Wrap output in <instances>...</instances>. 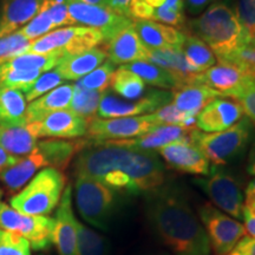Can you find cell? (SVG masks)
<instances>
[{"instance_id": "6da1fadb", "label": "cell", "mask_w": 255, "mask_h": 255, "mask_svg": "<svg viewBox=\"0 0 255 255\" xmlns=\"http://www.w3.org/2000/svg\"><path fill=\"white\" fill-rule=\"evenodd\" d=\"M146 218L174 254L210 255L205 228L177 188L169 184L148 194Z\"/></svg>"}, {"instance_id": "7a4b0ae2", "label": "cell", "mask_w": 255, "mask_h": 255, "mask_svg": "<svg viewBox=\"0 0 255 255\" xmlns=\"http://www.w3.org/2000/svg\"><path fill=\"white\" fill-rule=\"evenodd\" d=\"M110 171H122L136 184L139 194L157 190L164 183V167L154 151H143L102 143L85 146L75 162L76 176L100 181Z\"/></svg>"}, {"instance_id": "3957f363", "label": "cell", "mask_w": 255, "mask_h": 255, "mask_svg": "<svg viewBox=\"0 0 255 255\" xmlns=\"http://www.w3.org/2000/svg\"><path fill=\"white\" fill-rule=\"evenodd\" d=\"M184 28L206 43L219 60L244 46H255L242 27L232 0H216L200 17L188 20Z\"/></svg>"}, {"instance_id": "277c9868", "label": "cell", "mask_w": 255, "mask_h": 255, "mask_svg": "<svg viewBox=\"0 0 255 255\" xmlns=\"http://www.w3.org/2000/svg\"><path fill=\"white\" fill-rule=\"evenodd\" d=\"M64 189L65 176L62 171L45 168L12 197L9 203L21 214L45 216L58 206Z\"/></svg>"}, {"instance_id": "5b68a950", "label": "cell", "mask_w": 255, "mask_h": 255, "mask_svg": "<svg viewBox=\"0 0 255 255\" xmlns=\"http://www.w3.org/2000/svg\"><path fill=\"white\" fill-rule=\"evenodd\" d=\"M252 130L253 126L251 120L244 116L235 126L225 131L207 133L193 129L190 132V142L214 165H225L237 159L246 150Z\"/></svg>"}, {"instance_id": "8992f818", "label": "cell", "mask_w": 255, "mask_h": 255, "mask_svg": "<svg viewBox=\"0 0 255 255\" xmlns=\"http://www.w3.org/2000/svg\"><path fill=\"white\" fill-rule=\"evenodd\" d=\"M76 206L89 225L108 231L117 208V193L100 181L88 176H76Z\"/></svg>"}, {"instance_id": "52a82bcc", "label": "cell", "mask_w": 255, "mask_h": 255, "mask_svg": "<svg viewBox=\"0 0 255 255\" xmlns=\"http://www.w3.org/2000/svg\"><path fill=\"white\" fill-rule=\"evenodd\" d=\"M103 43V36L96 28L68 26L58 28L33 40L25 53L49 55V53L58 52L65 57L95 49L96 46Z\"/></svg>"}, {"instance_id": "ba28073f", "label": "cell", "mask_w": 255, "mask_h": 255, "mask_svg": "<svg viewBox=\"0 0 255 255\" xmlns=\"http://www.w3.org/2000/svg\"><path fill=\"white\" fill-rule=\"evenodd\" d=\"M53 227V219L21 214L0 201V229L25 238L34 251H44L52 244Z\"/></svg>"}, {"instance_id": "9c48e42d", "label": "cell", "mask_w": 255, "mask_h": 255, "mask_svg": "<svg viewBox=\"0 0 255 255\" xmlns=\"http://www.w3.org/2000/svg\"><path fill=\"white\" fill-rule=\"evenodd\" d=\"M208 177L197 178L195 183L208 195L212 202L233 219L244 218V195L239 181L228 171L214 165Z\"/></svg>"}, {"instance_id": "30bf717a", "label": "cell", "mask_w": 255, "mask_h": 255, "mask_svg": "<svg viewBox=\"0 0 255 255\" xmlns=\"http://www.w3.org/2000/svg\"><path fill=\"white\" fill-rule=\"evenodd\" d=\"M199 216L215 255H227L246 234L242 223L209 203L200 207Z\"/></svg>"}, {"instance_id": "8fae6325", "label": "cell", "mask_w": 255, "mask_h": 255, "mask_svg": "<svg viewBox=\"0 0 255 255\" xmlns=\"http://www.w3.org/2000/svg\"><path fill=\"white\" fill-rule=\"evenodd\" d=\"M154 123L150 122L148 115L139 117H120V119L103 120L100 117H94L89 120L88 123V139L85 144H102L105 142L122 141L139 137L150 131L155 128Z\"/></svg>"}, {"instance_id": "7c38bea8", "label": "cell", "mask_w": 255, "mask_h": 255, "mask_svg": "<svg viewBox=\"0 0 255 255\" xmlns=\"http://www.w3.org/2000/svg\"><path fill=\"white\" fill-rule=\"evenodd\" d=\"M171 101H173L171 92L156 90V89L148 90L144 97L137 101L122 100L119 96L114 95L113 91L107 90L102 94L97 113L100 119L132 117L135 115L155 113Z\"/></svg>"}, {"instance_id": "4fadbf2b", "label": "cell", "mask_w": 255, "mask_h": 255, "mask_svg": "<svg viewBox=\"0 0 255 255\" xmlns=\"http://www.w3.org/2000/svg\"><path fill=\"white\" fill-rule=\"evenodd\" d=\"M68 6L75 25H83L84 27L98 30L103 36L104 43H108L117 33L133 24L132 19L121 15L101 5L68 1Z\"/></svg>"}, {"instance_id": "5bb4252c", "label": "cell", "mask_w": 255, "mask_h": 255, "mask_svg": "<svg viewBox=\"0 0 255 255\" xmlns=\"http://www.w3.org/2000/svg\"><path fill=\"white\" fill-rule=\"evenodd\" d=\"M89 121L71 110L52 113L39 122L28 123L27 127L37 138H78L87 135Z\"/></svg>"}, {"instance_id": "9a60e30c", "label": "cell", "mask_w": 255, "mask_h": 255, "mask_svg": "<svg viewBox=\"0 0 255 255\" xmlns=\"http://www.w3.org/2000/svg\"><path fill=\"white\" fill-rule=\"evenodd\" d=\"M244 117L238 101L229 97L215 98L197 114L195 126L207 133L225 131Z\"/></svg>"}, {"instance_id": "2e32d148", "label": "cell", "mask_w": 255, "mask_h": 255, "mask_svg": "<svg viewBox=\"0 0 255 255\" xmlns=\"http://www.w3.org/2000/svg\"><path fill=\"white\" fill-rule=\"evenodd\" d=\"M53 227L52 244L59 255H76L77 222L72 209V188L66 186L59 201Z\"/></svg>"}, {"instance_id": "e0dca14e", "label": "cell", "mask_w": 255, "mask_h": 255, "mask_svg": "<svg viewBox=\"0 0 255 255\" xmlns=\"http://www.w3.org/2000/svg\"><path fill=\"white\" fill-rule=\"evenodd\" d=\"M157 152L169 167L181 173L207 176L210 171L208 158L190 141L171 143Z\"/></svg>"}, {"instance_id": "ac0fdd59", "label": "cell", "mask_w": 255, "mask_h": 255, "mask_svg": "<svg viewBox=\"0 0 255 255\" xmlns=\"http://www.w3.org/2000/svg\"><path fill=\"white\" fill-rule=\"evenodd\" d=\"M51 0H0V39L25 26Z\"/></svg>"}, {"instance_id": "d6986e66", "label": "cell", "mask_w": 255, "mask_h": 255, "mask_svg": "<svg viewBox=\"0 0 255 255\" xmlns=\"http://www.w3.org/2000/svg\"><path fill=\"white\" fill-rule=\"evenodd\" d=\"M195 128H186L181 126H157L144 135L131 139L105 142L110 144L136 149V150L152 151L158 150L171 143L190 141V132Z\"/></svg>"}, {"instance_id": "ffe728a7", "label": "cell", "mask_w": 255, "mask_h": 255, "mask_svg": "<svg viewBox=\"0 0 255 255\" xmlns=\"http://www.w3.org/2000/svg\"><path fill=\"white\" fill-rule=\"evenodd\" d=\"M132 27L148 50L177 49L184 39V32L152 20H135Z\"/></svg>"}, {"instance_id": "44dd1931", "label": "cell", "mask_w": 255, "mask_h": 255, "mask_svg": "<svg viewBox=\"0 0 255 255\" xmlns=\"http://www.w3.org/2000/svg\"><path fill=\"white\" fill-rule=\"evenodd\" d=\"M107 51L110 62L115 65H127L138 60H146L149 50L143 45L138 36L131 26L124 28L113 39L108 41Z\"/></svg>"}, {"instance_id": "7402d4cb", "label": "cell", "mask_w": 255, "mask_h": 255, "mask_svg": "<svg viewBox=\"0 0 255 255\" xmlns=\"http://www.w3.org/2000/svg\"><path fill=\"white\" fill-rule=\"evenodd\" d=\"M246 73L227 62H220L219 65H214L206 71L194 76L190 84L206 85L220 95V97H227L229 92L237 89L241 84Z\"/></svg>"}, {"instance_id": "603a6c76", "label": "cell", "mask_w": 255, "mask_h": 255, "mask_svg": "<svg viewBox=\"0 0 255 255\" xmlns=\"http://www.w3.org/2000/svg\"><path fill=\"white\" fill-rule=\"evenodd\" d=\"M108 53L105 49H95L84 51L77 55L65 56L56 66L64 81H79L104 63Z\"/></svg>"}, {"instance_id": "cb8c5ba5", "label": "cell", "mask_w": 255, "mask_h": 255, "mask_svg": "<svg viewBox=\"0 0 255 255\" xmlns=\"http://www.w3.org/2000/svg\"><path fill=\"white\" fill-rule=\"evenodd\" d=\"M44 167H47V163L36 146L30 155L20 158L14 165L2 170L0 173V181L9 191L14 193L23 189L36 176L37 171Z\"/></svg>"}, {"instance_id": "d4e9b609", "label": "cell", "mask_w": 255, "mask_h": 255, "mask_svg": "<svg viewBox=\"0 0 255 255\" xmlns=\"http://www.w3.org/2000/svg\"><path fill=\"white\" fill-rule=\"evenodd\" d=\"M73 95V84H62L41 97L31 102L27 107V124L39 122L52 113L70 108Z\"/></svg>"}, {"instance_id": "484cf974", "label": "cell", "mask_w": 255, "mask_h": 255, "mask_svg": "<svg viewBox=\"0 0 255 255\" xmlns=\"http://www.w3.org/2000/svg\"><path fill=\"white\" fill-rule=\"evenodd\" d=\"M173 94L174 105L178 110L182 111L188 116L196 117L206 105L214 101L218 92L212 90L206 85L200 84H187L175 89Z\"/></svg>"}, {"instance_id": "4316f807", "label": "cell", "mask_w": 255, "mask_h": 255, "mask_svg": "<svg viewBox=\"0 0 255 255\" xmlns=\"http://www.w3.org/2000/svg\"><path fill=\"white\" fill-rule=\"evenodd\" d=\"M84 141H62V139H44L37 143V149L45 158L47 168L63 170L68 167L78 150L85 148Z\"/></svg>"}, {"instance_id": "83f0119b", "label": "cell", "mask_w": 255, "mask_h": 255, "mask_svg": "<svg viewBox=\"0 0 255 255\" xmlns=\"http://www.w3.org/2000/svg\"><path fill=\"white\" fill-rule=\"evenodd\" d=\"M37 143V137L27 126H0V145L14 157L30 155Z\"/></svg>"}, {"instance_id": "f1b7e54d", "label": "cell", "mask_w": 255, "mask_h": 255, "mask_svg": "<svg viewBox=\"0 0 255 255\" xmlns=\"http://www.w3.org/2000/svg\"><path fill=\"white\" fill-rule=\"evenodd\" d=\"M0 126H27V104L21 91L0 88Z\"/></svg>"}, {"instance_id": "f546056e", "label": "cell", "mask_w": 255, "mask_h": 255, "mask_svg": "<svg viewBox=\"0 0 255 255\" xmlns=\"http://www.w3.org/2000/svg\"><path fill=\"white\" fill-rule=\"evenodd\" d=\"M123 68L135 73L143 82L154 85V87L169 89V90H175V89L182 87L181 82L174 73L161 68V66L155 65V64L145 62V60L129 63L127 65H123Z\"/></svg>"}, {"instance_id": "4dcf8cb0", "label": "cell", "mask_w": 255, "mask_h": 255, "mask_svg": "<svg viewBox=\"0 0 255 255\" xmlns=\"http://www.w3.org/2000/svg\"><path fill=\"white\" fill-rule=\"evenodd\" d=\"M180 51L191 66L203 72L215 65L216 57L206 43L189 32L184 31V39Z\"/></svg>"}, {"instance_id": "1f68e13d", "label": "cell", "mask_w": 255, "mask_h": 255, "mask_svg": "<svg viewBox=\"0 0 255 255\" xmlns=\"http://www.w3.org/2000/svg\"><path fill=\"white\" fill-rule=\"evenodd\" d=\"M110 87L113 88L114 92L128 101L139 100L143 94H145V83L123 66L115 71Z\"/></svg>"}, {"instance_id": "d6a6232c", "label": "cell", "mask_w": 255, "mask_h": 255, "mask_svg": "<svg viewBox=\"0 0 255 255\" xmlns=\"http://www.w3.org/2000/svg\"><path fill=\"white\" fill-rule=\"evenodd\" d=\"M102 94L103 92L85 89L81 83L77 82L73 84V95L69 110L88 121L94 119L98 110Z\"/></svg>"}, {"instance_id": "836d02e7", "label": "cell", "mask_w": 255, "mask_h": 255, "mask_svg": "<svg viewBox=\"0 0 255 255\" xmlns=\"http://www.w3.org/2000/svg\"><path fill=\"white\" fill-rule=\"evenodd\" d=\"M107 240L97 232L77 222L76 255H105Z\"/></svg>"}, {"instance_id": "e575fe53", "label": "cell", "mask_w": 255, "mask_h": 255, "mask_svg": "<svg viewBox=\"0 0 255 255\" xmlns=\"http://www.w3.org/2000/svg\"><path fill=\"white\" fill-rule=\"evenodd\" d=\"M41 73L43 72L9 69L5 66V64H1L0 65V88L14 89L25 94L34 84Z\"/></svg>"}, {"instance_id": "d590c367", "label": "cell", "mask_w": 255, "mask_h": 255, "mask_svg": "<svg viewBox=\"0 0 255 255\" xmlns=\"http://www.w3.org/2000/svg\"><path fill=\"white\" fill-rule=\"evenodd\" d=\"M148 117L155 126H181L186 128H194L193 124L196 120V117L188 116L171 103L164 105L154 114L148 115Z\"/></svg>"}, {"instance_id": "8d00e7d4", "label": "cell", "mask_w": 255, "mask_h": 255, "mask_svg": "<svg viewBox=\"0 0 255 255\" xmlns=\"http://www.w3.org/2000/svg\"><path fill=\"white\" fill-rule=\"evenodd\" d=\"M227 97L238 101L241 105L244 114L255 123V77L246 76L237 89L229 92Z\"/></svg>"}, {"instance_id": "74e56055", "label": "cell", "mask_w": 255, "mask_h": 255, "mask_svg": "<svg viewBox=\"0 0 255 255\" xmlns=\"http://www.w3.org/2000/svg\"><path fill=\"white\" fill-rule=\"evenodd\" d=\"M115 71H116V65L110 60H107L97 69H95L94 71L77 82L81 83L83 87L89 89V90L104 92L109 89Z\"/></svg>"}, {"instance_id": "f35d334b", "label": "cell", "mask_w": 255, "mask_h": 255, "mask_svg": "<svg viewBox=\"0 0 255 255\" xmlns=\"http://www.w3.org/2000/svg\"><path fill=\"white\" fill-rule=\"evenodd\" d=\"M63 81V77L56 69L41 73L37 81L34 82V84L24 94L25 100L31 103V102L37 100V98L53 90V89L58 88L59 85H62Z\"/></svg>"}, {"instance_id": "ab89813d", "label": "cell", "mask_w": 255, "mask_h": 255, "mask_svg": "<svg viewBox=\"0 0 255 255\" xmlns=\"http://www.w3.org/2000/svg\"><path fill=\"white\" fill-rule=\"evenodd\" d=\"M31 43L32 40L26 39L18 31L7 37L1 38L0 39V65L26 52Z\"/></svg>"}, {"instance_id": "60d3db41", "label": "cell", "mask_w": 255, "mask_h": 255, "mask_svg": "<svg viewBox=\"0 0 255 255\" xmlns=\"http://www.w3.org/2000/svg\"><path fill=\"white\" fill-rule=\"evenodd\" d=\"M0 255H31V246L20 235L0 229Z\"/></svg>"}, {"instance_id": "b9f144b4", "label": "cell", "mask_w": 255, "mask_h": 255, "mask_svg": "<svg viewBox=\"0 0 255 255\" xmlns=\"http://www.w3.org/2000/svg\"><path fill=\"white\" fill-rule=\"evenodd\" d=\"M55 28L51 20L49 13L46 12V9L41 11L39 14H37L32 20L25 25L19 30L18 32L24 36L28 40H36L38 38L45 36V34L50 33L51 31Z\"/></svg>"}, {"instance_id": "7bdbcfd3", "label": "cell", "mask_w": 255, "mask_h": 255, "mask_svg": "<svg viewBox=\"0 0 255 255\" xmlns=\"http://www.w3.org/2000/svg\"><path fill=\"white\" fill-rule=\"evenodd\" d=\"M220 62H227L238 66L246 75L255 77V46L247 45L233 52Z\"/></svg>"}, {"instance_id": "ee69618b", "label": "cell", "mask_w": 255, "mask_h": 255, "mask_svg": "<svg viewBox=\"0 0 255 255\" xmlns=\"http://www.w3.org/2000/svg\"><path fill=\"white\" fill-rule=\"evenodd\" d=\"M234 7L242 27L255 44V0H235Z\"/></svg>"}, {"instance_id": "f6af8a7d", "label": "cell", "mask_w": 255, "mask_h": 255, "mask_svg": "<svg viewBox=\"0 0 255 255\" xmlns=\"http://www.w3.org/2000/svg\"><path fill=\"white\" fill-rule=\"evenodd\" d=\"M49 13L53 26H73L75 21L72 20L69 12V6L66 0H51L49 6L45 8Z\"/></svg>"}, {"instance_id": "bcb514c9", "label": "cell", "mask_w": 255, "mask_h": 255, "mask_svg": "<svg viewBox=\"0 0 255 255\" xmlns=\"http://www.w3.org/2000/svg\"><path fill=\"white\" fill-rule=\"evenodd\" d=\"M132 0H104V7L111 9L121 15L129 18V6Z\"/></svg>"}, {"instance_id": "7dc6e473", "label": "cell", "mask_w": 255, "mask_h": 255, "mask_svg": "<svg viewBox=\"0 0 255 255\" xmlns=\"http://www.w3.org/2000/svg\"><path fill=\"white\" fill-rule=\"evenodd\" d=\"M184 1V8H187V11L190 14L197 15L201 12L206 11L213 2L216 0H183Z\"/></svg>"}, {"instance_id": "c3c4849f", "label": "cell", "mask_w": 255, "mask_h": 255, "mask_svg": "<svg viewBox=\"0 0 255 255\" xmlns=\"http://www.w3.org/2000/svg\"><path fill=\"white\" fill-rule=\"evenodd\" d=\"M244 215L255 218V186L248 184L246 189V197L244 200Z\"/></svg>"}, {"instance_id": "681fc988", "label": "cell", "mask_w": 255, "mask_h": 255, "mask_svg": "<svg viewBox=\"0 0 255 255\" xmlns=\"http://www.w3.org/2000/svg\"><path fill=\"white\" fill-rule=\"evenodd\" d=\"M234 250L244 255H255V238H242Z\"/></svg>"}, {"instance_id": "f907efd6", "label": "cell", "mask_w": 255, "mask_h": 255, "mask_svg": "<svg viewBox=\"0 0 255 255\" xmlns=\"http://www.w3.org/2000/svg\"><path fill=\"white\" fill-rule=\"evenodd\" d=\"M19 159L20 158H17L14 157V156H12L11 154H8V152L0 145V173H1L2 170H5V169L14 165Z\"/></svg>"}, {"instance_id": "816d5d0a", "label": "cell", "mask_w": 255, "mask_h": 255, "mask_svg": "<svg viewBox=\"0 0 255 255\" xmlns=\"http://www.w3.org/2000/svg\"><path fill=\"white\" fill-rule=\"evenodd\" d=\"M247 173L255 176V139L251 146L250 154H248V163H247Z\"/></svg>"}, {"instance_id": "f5cc1de1", "label": "cell", "mask_w": 255, "mask_h": 255, "mask_svg": "<svg viewBox=\"0 0 255 255\" xmlns=\"http://www.w3.org/2000/svg\"><path fill=\"white\" fill-rule=\"evenodd\" d=\"M245 220V231H246L247 234L251 235V238H255V218L254 216H248V215H244Z\"/></svg>"}, {"instance_id": "db71d44e", "label": "cell", "mask_w": 255, "mask_h": 255, "mask_svg": "<svg viewBox=\"0 0 255 255\" xmlns=\"http://www.w3.org/2000/svg\"><path fill=\"white\" fill-rule=\"evenodd\" d=\"M142 1L148 6H150L151 8H154V11H155L156 8L162 7V6L165 4V1H167V0H142Z\"/></svg>"}, {"instance_id": "11a10c76", "label": "cell", "mask_w": 255, "mask_h": 255, "mask_svg": "<svg viewBox=\"0 0 255 255\" xmlns=\"http://www.w3.org/2000/svg\"><path fill=\"white\" fill-rule=\"evenodd\" d=\"M69 2H84V4H91V5H101L103 6L104 0H66Z\"/></svg>"}, {"instance_id": "9f6ffc18", "label": "cell", "mask_w": 255, "mask_h": 255, "mask_svg": "<svg viewBox=\"0 0 255 255\" xmlns=\"http://www.w3.org/2000/svg\"><path fill=\"white\" fill-rule=\"evenodd\" d=\"M227 255H244V254H241L240 252H238L237 250H233L232 252H229Z\"/></svg>"}, {"instance_id": "6f0895ef", "label": "cell", "mask_w": 255, "mask_h": 255, "mask_svg": "<svg viewBox=\"0 0 255 255\" xmlns=\"http://www.w3.org/2000/svg\"><path fill=\"white\" fill-rule=\"evenodd\" d=\"M251 184H253V186H255V178H254V180L251 181Z\"/></svg>"}, {"instance_id": "680465c9", "label": "cell", "mask_w": 255, "mask_h": 255, "mask_svg": "<svg viewBox=\"0 0 255 255\" xmlns=\"http://www.w3.org/2000/svg\"><path fill=\"white\" fill-rule=\"evenodd\" d=\"M0 199H1V190H0Z\"/></svg>"}]
</instances>
